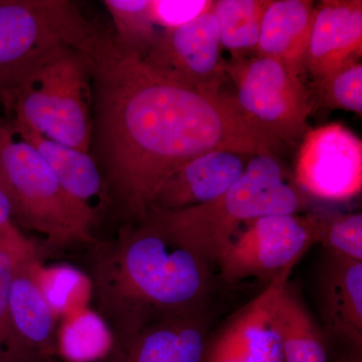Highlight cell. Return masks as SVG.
Segmentation results:
<instances>
[{
  "mask_svg": "<svg viewBox=\"0 0 362 362\" xmlns=\"http://www.w3.org/2000/svg\"><path fill=\"white\" fill-rule=\"evenodd\" d=\"M252 156L216 150L195 157L157 188L149 211H175L214 201L240 180Z\"/></svg>",
  "mask_w": 362,
  "mask_h": 362,
  "instance_id": "13",
  "label": "cell"
},
{
  "mask_svg": "<svg viewBox=\"0 0 362 362\" xmlns=\"http://www.w3.org/2000/svg\"><path fill=\"white\" fill-rule=\"evenodd\" d=\"M292 270L279 274L258 296L211 334L204 362H284L272 308Z\"/></svg>",
  "mask_w": 362,
  "mask_h": 362,
  "instance_id": "12",
  "label": "cell"
},
{
  "mask_svg": "<svg viewBox=\"0 0 362 362\" xmlns=\"http://www.w3.org/2000/svg\"><path fill=\"white\" fill-rule=\"evenodd\" d=\"M209 337L207 312L168 319L115 340L102 362H204Z\"/></svg>",
  "mask_w": 362,
  "mask_h": 362,
  "instance_id": "15",
  "label": "cell"
},
{
  "mask_svg": "<svg viewBox=\"0 0 362 362\" xmlns=\"http://www.w3.org/2000/svg\"><path fill=\"white\" fill-rule=\"evenodd\" d=\"M271 0H216L213 11L218 21L221 47L233 59L246 58L258 44L262 20Z\"/></svg>",
  "mask_w": 362,
  "mask_h": 362,
  "instance_id": "20",
  "label": "cell"
},
{
  "mask_svg": "<svg viewBox=\"0 0 362 362\" xmlns=\"http://www.w3.org/2000/svg\"><path fill=\"white\" fill-rule=\"evenodd\" d=\"M214 267L152 221H131L86 254V277L97 314L113 340L145 326L209 311Z\"/></svg>",
  "mask_w": 362,
  "mask_h": 362,
  "instance_id": "2",
  "label": "cell"
},
{
  "mask_svg": "<svg viewBox=\"0 0 362 362\" xmlns=\"http://www.w3.org/2000/svg\"><path fill=\"white\" fill-rule=\"evenodd\" d=\"M143 62L178 84L221 93L226 77V62L221 59L220 30L213 6L187 25L161 30Z\"/></svg>",
  "mask_w": 362,
  "mask_h": 362,
  "instance_id": "10",
  "label": "cell"
},
{
  "mask_svg": "<svg viewBox=\"0 0 362 362\" xmlns=\"http://www.w3.org/2000/svg\"><path fill=\"white\" fill-rule=\"evenodd\" d=\"M362 52L361 0H323L316 4L305 68L319 81Z\"/></svg>",
  "mask_w": 362,
  "mask_h": 362,
  "instance_id": "16",
  "label": "cell"
},
{
  "mask_svg": "<svg viewBox=\"0 0 362 362\" xmlns=\"http://www.w3.org/2000/svg\"><path fill=\"white\" fill-rule=\"evenodd\" d=\"M37 249L18 226L0 242V362L6 361L9 333V295L18 262Z\"/></svg>",
  "mask_w": 362,
  "mask_h": 362,
  "instance_id": "24",
  "label": "cell"
},
{
  "mask_svg": "<svg viewBox=\"0 0 362 362\" xmlns=\"http://www.w3.org/2000/svg\"><path fill=\"white\" fill-rule=\"evenodd\" d=\"M14 211L13 202L6 185L0 177V232L6 233L13 228Z\"/></svg>",
  "mask_w": 362,
  "mask_h": 362,
  "instance_id": "28",
  "label": "cell"
},
{
  "mask_svg": "<svg viewBox=\"0 0 362 362\" xmlns=\"http://www.w3.org/2000/svg\"><path fill=\"white\" fill-rule=\"evenodd\" d=\"M295 185L307 197L345 202L362 189V141L341 124L309 129L295 164Z\"/></svg>",
  "mask_w": 362,
  "mask_h": 362,
  "instance_id": "9",
  "label": "cell"
},
{
  "mask_svg": "<svg viewBox=\"0 0 362 362\" xmlns=\"http://www.w3.org/2000/svg\"><path fill=\"white\" fill-rule=\"evenodd\" d=\"M54 362H58V361H54Z\"/></svg>",
  "mask_w": 362,
  "mask_h": 362,
  "instance_id": "31",
  "label": "cell"
},
{
  "mask_svg": "<svg viewBox=\"0 0 362 362\" xmlns=\"http://www.w3.org/2000/svg\"><path fill=\"white\" fill-rule=\"evenodd\" d=\"M319 312L331 337L362 349V262L326 252L317 272Z\"/></svg>",
  "mask_w": 362,
  "mask_h": 362,
  "instance_id": "14",
  "label": "cell"
},
{
  "mask_svg": "<svg viewBox=\"0 0 362 362\" xmlns=\"http://www.w3.org/2000/svg\"><path fill=\"white\" fill-rule=\"evenodd\" d=\"M6 119L14 132L39 152L66 194L92 209L90 201L97 197L101 201L104 199L107 190L103 175L90 152L54 141L23 124Z\"/></svg>",
  "mask_w": 362,
  "mask_h": 362,
  "instance_id": "18",
  "label": "cell"
},
{
  "mask_svg": "<svg viewBox=\"0 0 362 362\" xmlns=\"http://www.w3.org/2000/svg\"><path fill=\"white\" fill-rule=\"evenodd\" d=\"M317 244L326 252L362 262V214H322Z\"/></svg>",
  "mask_w": 362,
  "mask_h": 362,
  "instance_id": "25",
  "label": "cell"
},
{
  "mask_svg": "<svg viewBox=\"0 0 362 362\" xmlns=\"http://www.w3.org/2000/svg\"><path fill=\"white\" fill-rule=\"evenodd\" d=\"M92 78L85 54L57 49L33 69L4 98V115L39 134L84 152H90Z\"/></svg>",
  "mask_w": 362,
  "mask_h": 362,
  "instance_id": "4",
  "label": "cell"
},
{
  "mask_svg": "<svg viewBox=\"0 0 362 362\" xmlns=\"http://www.w3.org/2000/svg\"><path fill=\"white\" fill-rule=\"evenodd\" d=\"M37 249L18 262L9 295V333L4 362H54L57 313L37 280Z\"/></svg>",
  "mask_w": 362,
  "mask_h": 362,
  "instance_id": "11",
  "label": "cell"
},
{
  "mask_svg": "<svg viewBox=\"0 0 362 362\" xmlns=\"http://www.w3.org/2000/svg\"><path fill=\"white\" fill-rule=\"evenodd\" d=\"M245 117L281 144L302 140L313 108L310 92L296 71L276 59L254 56L225 66Z\"/></svg>",
  "mask_w": 362,
  "mask_h": 362,
  "instance_id": "7",
  "label": "cell"
},
{
  "mask_svg": "<svg viewBox=\"0 0 362 362\" xmlns=\"http://www.w3.org/2000/svg\"><path fill=\"white\" fill-rule=\"evenodd\" d=\"M150 0H105L115 33L114 44L121 51L144 58L161 30L149 13Z\"/></svg>",
  "mask_w": 362,
  "mask_h": 362,
  "instance_id": "22",
  "label": "cell"
},
{
  "mask_svg": "<svg viewBox=\"0 0 362 362\" xmlns=\"http://www.w3.org/2000/svg\"><path fill=\"white\" fill-rule=\"evenodd\" d=\"M37 276L45 298L57 314L68 306L71 291L82 281V276L70 268L54 269L45 272L42 275L37 267Z\"/></svg>",
  "mask_w": 362,
  "mask_h": 362,
  "instance_id": "27",
  "label": "cell"
},
{
  "mask_svg": "<svg viewBox=\"0 0 362 362\" xmlns=\"http://www.w3.org/2000/svg\"><path fill=\"white\" fill-rule=\"evenodd\" d=\"M86 59L107 194L131 221L144 220L157 188L195 157L216 150L278 156L284 149L247 120L233 96L162 77L118 49L112 35Z\"/></svg>",
  "mask_w": 362,
  "mask_h": 362,
  "instance_id": "1",
  "label": "cell"
},
{
  "mask_svg": "<svg viewBox=\"0 0 362 362\" xmlns=\"http://www.w3.org/2000/svg\"><path fill=\"white\" fill-rule=\"evenodd\" d=\"M322 214H279L249 221L221 252L216 266L221 278L237 283L256 277L273 280L293 269L317 244Z\"/></svg>",
  "mask_w": 362,
  "mask_h": 362,
  "instance_id": "8",
  "label": "cell"
},
{
  "mask_svg": "<svg viewBox=\"0 0 362 362\" xmlns=\"http://www.w3.org/2000/svg\"><path fill=\"white\" fill-rule=\"evenodd\" d=\"M315 8L310 0H271L262 20L255 56L276 59L301 75Z\"/></svg>",
  "mask_w": 362,
  "mask_h": 362,
  "instance_id": "17",
  "label": "cell"
},
{
  "mask_svg": "<svg viewBox=\"0 0 362 362\" xmlns=\"http://www.w3.org/2000/svg\"><path fill=\"white\" fill-rule=\"evenodd\" d=\"M316 94L323 106L362 116V65L352 59L321 80L316 81Z\"/></svg>",
  "mask_w": 362,
  "mask_h": 362,
  "instance_id": "23",
  "label": "cell"
},
{
  "mask_svg": "<svg viewBox=\"0 0 362 362\" xmlns=\"http://www.w3.org/2000/svg\"><path fill=\"white\" fill-rule=\"evenodd\" d=\"M335 362H362L361 351H350L347 350L346 354Z\"/></svg>",
  "mask_w": 362,
  "mask_h": 362,
  "instance_id": "29",
  "label": "cell"
},
{
  "mask_svg": "<svg viewBox=\"0 0 362 362\" xmlns=\"http://www.w3.org/2000/svg\"><path fill=\"white\" fill-rule=\"evenodd\" d=\"M103 35L75 2L0 0V103L52 52L87 54Z\"/></svg>",
  "mask_w": 362,
  "mask_h": 362,
  "instance_id": "6",
  "label": "cell"
},
{
  "mask_svg": "<svg viewBox=\"0 0 362 362\" xmlns=\"http://www.w3.org/2000/svg\"><path fill=\"white\" fill-rule=\"evenodd\" d=\"M113 342L110 330L95 312H80L58 330L56 361L102 362Z\"/></svg>",
  "mask_w": 362,
  "mask_h": 362,
  "instance_id": "21",
  "label": "cell"
},
{
  "mask_svg": "<svg viewBox=\"0 0 362 362\" xmlns=\"http://www.w3.org/2000/svg\"><path fill=\"white\" fill-rule=\"evenodd\" d=\"M272 319L284 362H329L322 331L289 281L274 300Z\"/></svg>",
  "mask_w": 362,
  "mask_h": 362,
  "instance_id": "19",
  "label": "cell"
},
{
  "mask_svg": "<svg viewBox=\"0 0 362 362\" xmlns=\"http://www.w3.org/2000/svg\"><path fill=\"white\" fill-rule=\"evenodd\" d=\"M14 228H16V226H14ZM13 228H11V230H13ZM11 230H8V232H6V233H2V232H0V242H1L2 240L4 239V238L6 237L7 235V233H8L9 232H11Z\"/></svg>",
  "mask_w": 362,
  "mask_h": 362,
  "instance_id": "30",
  "label": "cell"
},
{
  "mask_svg": "<svg viewBox=\"0 0 362 362\" xmlns=\"http://www.w3.org/2000/svg\"><path fill=\"white\" fill-rule=\"evenodd\" d=\"M213 4V0H150L149 13L159 30H175L199 18Z\"/></svg>",
  "mask_w": 362,
  "mask_h": 362,
  "instance_id": "26",
  "label": "cell"
},
{
  "mask_svg": "<svg viewBox=\"0 0 362 362\" xmlns=\"http://www.w3.org/2000/svg\"><path fill=\"white\" fill-rule=\"evenodd\" d=\"M307 204L308 197L286 180L277 156L257 154L240 180L214 201L175 211L151 209L145 218L214 267L247 223L263 216L301 214Z\"/></svg>",
  "mask_w": 362,
  "mask_h": 362,
  "instance_id": "3",
  "label": "cell"
},
{
  "mask_svg": "<svg viewBox=\"0 0 362 362\" xmlns=\"http://www.w3.org/2000/svg\"><path fill=\"white\" fill-rule=\"evenodd\" d=\"M0 177L13 202L14 218L62 250L90 244L95 209L66 194L47 162L16 134L0 113Z\"/></svg>",
  "mask_w": 362,
  "mask_h": 362,
  "instance_id": "5",
  "label": "cell"
}]
</instances>
